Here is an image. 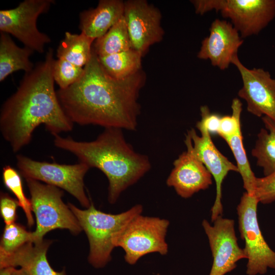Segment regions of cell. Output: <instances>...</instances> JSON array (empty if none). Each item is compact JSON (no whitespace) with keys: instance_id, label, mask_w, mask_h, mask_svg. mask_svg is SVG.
<instances>
[{"instance_id":"6da1fadb","label":"cell","mask_w":275,"mask_h":275,"mask_svg":"<svg viewBox=\"0 0 275 275\" xmlns=\"http://www.w3.org/2000/svg\"><path fill=\"white\" fill-rule=\"evenodd\" d=\"M146 75L142 70L124 79L110 76L92 49L82 76L56 92L65 113L74 124L134 130L138 125L140 90Z\"/></svg>"},{"instance_id":"7a4b0ae2","label":"cell","mask_w":275,"mask_h":275,"mask_svg":"<svg viewBox=\"0 0 275 275\" xmlns=\"http://www.w3.org/2000/svg\"><path fill=\"white\" fill-rule=\"evenodd\" d=\"M55 60L50 48L45 60L25 73L16 92L2 106L0 130L14 152L30 143L34 131L41 124L53 136L73 128L54 90Z\"/></svg>"},{"instance_id":"3957f363","label":"cell","mask_w":275,"mask_h":275,"mask_svg":"<svg viewBox=\"0 0 275 275\" xmlns=\"http://www.w3.org/2000/svg\"><path fill=\"white\" fill-rule=\"evenodd\" d=\"M54 136L56 147L71 152L80 162L96 168L105 174L108 181V200L111 204L151 168L149 158L134 150L120 128H105L91 142H78L59 134Z\"/></svg>"},{"instance_id":"277c9868","label":"cell","mask_w":275,"mask_h":275,"mask_svg":"<svg viewBox=\"0 0 275 275\" xmlns=\"http://www.w3.org/2000/svg\"><path fill=\"white\" fill-rule=\"evenodd\" d=\"M68 205L87 234L90 244L88 261L96 268L103 267L111 260L115 248L112 242L114 235L143 211L140 204L116 214L97 210L92 202L90 206L84 210L70 203Z\"/></svg>"},{"instance_id":"5b68a950","label":"cell","mask_w":275,"mask_h":275,"mask_svg":"<svg viewBox=\"0 0 275 275\" xmlns=\"http://www.w3.org/2000/svg\"><path fill=\"white\" fill-rule=\"evenodd\" d=\"M25 180L36 220V229L33 232L34 243L42 241L47 233L56 229H68L74 234L81 232L82 229L77 219L68 205L62 201L63 192L61 189L34 179Z\"/></svg>"},{"instance_id":"8992f818","label":"cell","mask_w":275,"mask_h":275,"mask_svg":"<svg viewBox=\"0 0 275 275\" xmlns=\"http://www.w3.org/2000/svg\"><path fill=\"white\" fill-rule=\"evenodd\" d=\"M169 224L166 219L138 214L114 235L113 244L124 250L125 260L130 265L148 254L165 255L168 252L166 237Z\"/></svg>"},{"instance_id":"52a82bcc","label":"cell","mask_w":275,"mask_h":275,"mask_svg":"<svg viewBox=\"0 0 275 275\" xmlns=\"http://www.w3.org/2000/svg\"><path fill=\"white\" fill-rule=\"evenodd\" d=\"M197 14L211 10L221 13L242 38L258 34L275 17V0H194Z\"/></svg>"},{"instance_id":"ba28073f","label":"cell","mask_w":275,"mask_h":275,"mask_svg":"<svg viewBox=\"0 0 275 275\" xmlns=\"http://www.w3.org/2000/svg\"><path fill=\"white\" fill-rule=\"evenodd\" d=\"M259 201L254 195L243 194L237 207L238 229L245 246L248 275L263 274L268 268L275 269V252L266 242L257 217Z\"/></svg>"},{"instance_id":"9c48e42d","label":"cell","mask_w":275,"mask_h":275,"mask_svg":"<svg viewBox=\"0 0 275 275\" xmlns=\"http://www.w3.org/2000/svg\"><path fill=\"white\" fill-rule=\"evenodd\" d=\"M17 166L25 179L41 181L68 191L80 204L89 208L91 202L84 189V177L90 168L79 162L74 164H62L33 160L22 155L16 156Z\"/></svg>"},{"instance_id":"30bf717a","label":"cell","mask_w":275,"mask_h":275,"mask_svg":"<svg viewBox=\"0 0 275 275\" xmlns=\"http://www.w3.org/2000/svg\"><path fill=\"white\" fill-rule=\"evenodd\" d=\"M54 3L53 0H25L15 8L1 10V32L13 35L34 51L43 53L51 39L38 29L37 20Z\"/></svg>"},{"instance_id":"8fae6325","label":"cell","mask_w":275,"mask_h":275,"mask_svg":"<svg viewBox=\"0 0 275 275\" xmlns=\"http://www.w3.org/2000/svg\"><path fill=\"white\" fill-rule=\"evenodd\" d=\"M201 132L199 136L191 128L188 130L184 143L187 150L190 151L211 174L216 184L215 201L211 209V219L213 222L218 216L222 215V183L230 171L238 172L236 165L231 162L216 148L212 142L210 133L202 126L196 124Z\"/></svg>"},{"instance_id":"7c38bea8","label":"cell","mask_w":275,"mask_h":275,"mask_svg":"<svg viewBox=\"0 0 275 275\" xmlns=\"http://www.w3.org/2000/svg\"><path fill=\"white\" fill-rule=\"evenodd\" d=\"M238 69L242 87L238 95L246 102V109L258 117L266 116L275 122V79L262 68L249 69L236 55L232 61Z\"/></svg>"},{"instance_id":"4fadbf2b","label":"cell","mask_w":275,"mask_h":275,"mask_svg":"<svg viewBox=\"0 0 275 275\" xmlns=\"http://www.w3.org/2000/svg\"><path fill=\"white\" fill-rule=\"evenodd\" d=\"M211 225L206 219L202 226L208 237L213 257L209 275H225L236 267L237 262L246 259L237 242L233 219L218 216Z\"/></svg>"},{"instance_id":"5bb4252c","label":"cell","mask_w":275,"mask_h":275,"mask_svg":"<svg viewBox=\"0 0 275 275\" xmlns=\"http://www.w3.org/2000/svg\"><path fill=\"white\" fill-rule=\"evenodd\" d=\"M124 17L131 47L142 57L150 46L162 39L164 31L161 25V14L146 1L124 2Z\"/></svg>"},{"instance_id":"9a60e30c","label":"cell","mask_w":275,"mask_h":275,"mask_svg":"<svg viewBox=\"0 0 275 275\" xmlns=\"http://www.w3.org/2000/svg\"><path fill=\"white\" fill-rule=\"evenodd\" d=\"M209 32V36L201 43L197 57L209 60L213 66L221 70L227 69L243 40L232 23L225 20L215 19Z\"/></svg>"},{"instance_id":"2e32d148","label":"cell","mask_w":275,"mask_h":275,"mask_svg":"<svg viewBox=\"0 0 275 275\" xmlns=\"http://www.w3.org/2000/svg\"><path fill=\"white\" fill-rule=\"evenodd\" d=\"M174 168L166 183L183 198H188L212 184V176L202 162L190 151L182 152L173 162Z\"/></svg>"},{"instance_id":"e0dca14e","label":"cell","mask_w":275,"mask_h":275,"mask_svg":"<svg viewBox=\"0 0 275 275\" xmlns=\"http://www.w3.org/2000/svg\"><path fill=\"white\" fill-rule=\"evenodd\" d=\"M49 240L34 243L28 242L9 254H0V268L19 266L28 275H66L65 269L55 271L46 257Z\"/></svg>"},{"instance_id":"ac0fdd59","label":"cell","mask_w":275,"mask_h":275,"mask_svg":"<svg viewBox=\"0 0 275 275\" xmlns=\"http://www.w3.org/2000/svg\"><path fill=\"white\" fill-rule=\"evenodd\" d=\"M124 2L100 0L95 8L81 12L79 28L95 40L104 35L124 15Z\"/></svg>"},{"instance_id":"d6986e66","label":"cell","mask_w":275,"mask_h":275,"mask_svg":"<svg viewBox=\"0 0 275 275\" xmlns=\"http://www.w3.org/2000/svg\"><path fill=\"white\" fill-rule=\"evenodd\" d=\"M34 52L28 47L18 46L8 34L1 32L0 81L18 70L31 71L34 67L30 58Z\"/></svg>"},{"instance_id":"ffe728a7","label":"cell","mask_w":275,"mask_h":275,"mask_svg":"<svg viewBox=\"0 0 275 275\" xmlns=\"http://www.w3.org/2000/svg\"><path fill=\"white\" fill-rule=\"evenodd\" d=\"M95 40L84 33H65L57 50L59 59H64L80 67H84L92 55L93 44Z\"/></svg>"},{"instance_id":"44dd1931","label":"cell","mask_w":275,"mask_h":275,"mask_svg":"<svg viewBox=\"0 0 275 275\" xmlns=\"http://www.w3.org/2000/svg\"><path fill=\"white\" fill-rule=\"evenodd\" d=\"M262 120L265 128L258 133L251 154L266 176L275 171V122L266 116L262 117Z\"/></svg>"},{"instance_id":"7402d4cb","label":"cell","mask_w":275,"mask_h":275,"mask_svg":"<svg viewBox=\"0 0 275 275\" xmlns=\"http://www.w3.org/2000/svg\"><path fill=\"white\" fill-rule=\"evenodd\" d=\"M98 57L105 71L116 79L127 78L141 70L142 56L132 48Z\"/></svg>"},{"instance_id":"603a6c76","label":"cell","mask_w":275,"mask_h":275,"mask_svg":"<svg viewBox=\"0 0 275 275\" xmlns=\"http://www.w3.org/2000/svg\"><path fill=\"white\" fill-rule=\"evenodd\" d=\"M131 48V41L124 15L104 35L95 39L93 44V49L98 57Z\"/></svg>"},{"instance_id":"cb8c5ba5","label":"cell","mask_w":275,"mask_h":275,"mask_svg":"<svg viewBox=\"0 0 275 275\" xmlns=\"http://www.w3.org/2000/svg\"><path fill=\"white\" fill-rule=\"evenodd\" d=\"M230 147L236 160L238 172L241 176L243 187L250 195H254L256 177L252 171L243 144L241 129L234 135L224 139Z\"/></svg>"},{"instance_id":"d4e9b609","label":"cell","mask_w":275,"mask_h":275,"mask_svg":"<svg viewBox=\"0 0 275 275\" xmlns=\"http://www.w3.org/2000/svg\"><path fill=\"white\" fill-rule=\"evenodd\" d=\"M3 179L5 186L15 195L19 206L23 210L28 226L32 227L34 224L32 205L24 193L20 175L11 166H6L3 169Z\"/></svg>"},{"instance_id":"484cf974","label":"cell","mask_w":275,"mask_h":275,"mask_svg":"<svg viewBox=\"0 0 275 275\" xmlns=\"http://www.w3.org/2000/svg\"><path fill=\"white\" fill-rule=\"evenodd\" d=\"M28 242H33V232L15 223L6 225L1 241L0 254L11 253Z\"/></svg>"},{"instance_id":"4316f807","label":"cell","mask_w":275,"mask_h":275,"mask_svg":"<svg viewBox=\"0 0 275 275\" xmlns=\"http://www.w3.org/2000/svg\"><path fill=\"white\" fill-rule=\"evenodd\" d=\"M84 71V67H78L64 59H58L53 65L54 80L60 89H64L78 80Z\"/></svg>"},{"instance_id":"83f0119b","label":"cell","mask_w":275,"mask_h":275,"mask_svg":"<svg viewBox=\"0 0 275 275\" xmlns=\"http://www.w3.org/2000/svg\"><path fill=\"white\" fill-rule=\"evenodd\" d=\"M232 114L221 117L218 134L223 139L231 136L241 129L240 115L242 111V103L235 98L231 104Z\"/></svg>"},{"instance_id":"f1b7e54d","label":"cell","mask_w":275,"mask_h":275,"mask_svg":"<svg viewBox=\"0 0 275 275\" xmlns=\"http://www.w3.org/2000/svg\"><path fill=\"white\" fill-rule=\"evenodd\" d=\"M254 196L262 204L275 201V171L263 177L256 178Z\"/></svg>"},{"instance_id":"f546056e","label":"cell","mask_w":275,"mask_h":275,"mask_svg":"<svg viewBox=\"0 0 275 275\" xmlns=\"http://www.w3.org/2000/svg\"><path fill=\"white\" fill-rule=\"evenodd\" d=\"M18 206L19 204L17 200L11 198L7 194H1L0 211L6 225H10L15 222Z\"/></svg>"},{"instance_id":"4dcf8cb0","label":"cell","mask_w":275,"mask_h":275,"mask_svg":"<svg viewBox=\"0 0 275 275\" xmlns=\"http://www.w3.org/2000/svg\"><path fill=\"white\" fill-rule=\"evenodd\" d=\"M201 119L197 123L204 127L210 133H218L221 118L218 115L211 113L206 105L200 107Z\"/></svg>"},{"instance_id":"1f68e13d","label":"cell","mask_w":275,"mask_h":275,"mask_svg":"<svg viewBox=\"0 0 275 275\" xmlns=\"http://www.w3.org/2000/svg\"><path fill=\"white\" fill-rule=\"evenodd\" d=\"M14 268L15 267H6L0 268V275H12Z\"/></svg>"},{"instance_id":"d6a6232c","label":"cell","mask_w":275,"mask_h":275,"mask_svg":"<svg viewBox=\"0 0 275 275\" xmlns=\"http://www.w3.org/2000/svg\"><path fill=\"white\" fill-rule=\"evenodd\" d=\"M12 275H28L26 272L22 268L16 269L14 268Z\"/></svg>"}]
</instances>
